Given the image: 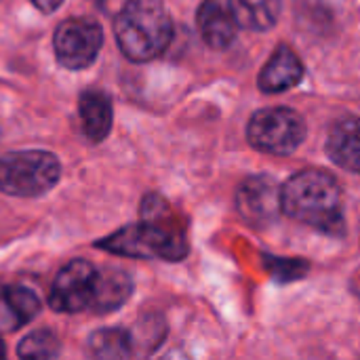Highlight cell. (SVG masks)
I'll return each instance as SVG.
<instances>
[{
  "mask_svg": "<svg viewBox=\"0 0 360 360\" xmlns=\"http://www.w3.org/2000/svg\"><path fill=\"white\" fill-rule=\"evenodd\" d=\"M97 249L135 259L165 262H181L190 251L186 226L158 194H148L143 198L139 224L124 226L118 232L97 240Z\"/></svg>",
  "mask_w": 360,
  "mask_h": 360,
  "instance_id": "obj_1",
  "label": "cell"
},
{
  "mask_svg": "<svg viewBox=\"0 0 360 360\" xmlns=\"http://www.w3.org/2000/svg\"><path fill=\"white\" fill-rule=\"evenodd\" d=\"M283 213L325 234H344V196L338 179L323 169H304L281 188Z\"/></svg>",
  "mask_w": 360,
  "mask_h": 360,
  "instance_id": "obj_2",
  "label": "cell"
},
{
  "mask_svg": "<svg viewBox=\"0 0 360 360\" xmlns=\"http://www.w3.org/2000/svg\"><path fill=\"white\" fill-rule=\"evenodd\" d=\"M122 55L135 63L160 57L173 38V21L162 0H127L114 21Z\"/></svg>",
  "mask_w": 360,
  "mask_h": 360,
  "instance_id": "obj_3",
  "label": "cell"
},
{
  "mask_svg": "<svg viewBox=\"0 0 360 360\" xmlns=\"http://www.w3.org/2000/svg\"><path fill=\"white\" fill-rule=\"evenodd\" d=\"M61 165L55 154L23 150L0 156V192L8 196H40L59 181Z\"/></svg>",
  "mask_w": 360,
  "mask_h": 360,
  "instance_id": "obj_4",
  "label": "cell"
},
{
  "mask_svg": "<svg viewBox=\"0 0 360 360\" xmlns=\"http://www.w3.org/2000/svg\"><path fill=\"white\" fill-rule=\"evenodd\" d=\"M249 143L266 154L289 156L293 154L306 139V122L304 118L285 105L264 108L253 114L247 127Z\"/></svg>",
  "mask_w": 360,
  "mask_h": 360,
  "instance_id": "obj_5",
  "label": "cell"
},
{
  "mask_svg": "<svg viewBox=\"0 0 360 360\" xmlns=\"http://www.w3.org/2000/svg\"><path fill=\"white\" fill-rule=\"evenodd\" d=\"M103 44L101 25L91 17H70L55 30L53 46L57 61L68 70L89 68Z\"/></svg>",
  "mask_w": 360,
  "mask_h": 360,
  "instance_id": "obj_6",
  "label": "cell"
},
{
  "mask_svg": "<svg viewBox=\"0 0 360 360\" xmlns=\"http://www.w3.org/2000/svg\"><path fill=\"white\" fill-rule=\"evenodd\" d=\"M97 276L99 270L93 264L84 259L70 262L53 283L49 306L55 312H70V314L91 310Z\"/></svg>",
  "mask_w": 360,
  "mask_h": 360,
  "instance_id": "obj_7",
  "label": "cell"
},
{
  "mask_svg": "<svg viewBox=\"0 0 360 360\" xmlns=\"http://www.w3.org/2000/svg\"><path fill=\"white\" fill-rule=\"evenodd\" d=\"M236 207L243 219L253 228H266L283 213L281 188L268 175H251L236 192Z\"/></svg>",
  "mask_w": 360,
  "mask_h": 360,
  "instance_id": "obj_8",
  "label": "cell"
},
{
  "mask_svg": "<svg viewBox=\"0 0 360 360\" xmlns=\"http://www.w3.org/2000/svg\"><path fill=\"white\" fill-rule=\"evenodd\" d=\"M304 78V63L297 57V53L287 46L281 44L272 57L268 59V63L262 68L259 78H257V86L264 93H283L289 91L293 86H297Z\"/></svg>",
  "mask_w": 360,
  "mask_h": 360,
  "instance_id": "obj_9",
  "label": "cell"
},
{
  "mask_svg": "<svg viewBox=\"0 0 360 360\" xmlns=\"http://www.w3.org/2000/svg\"><path fill=\"white\" fill-rule=\"evenodd\" d=\"M196 23H198V32L202 40L211 49H217V51L228 49L236 38L238 23L230 6H224L219 0H205L198 6Z\"/></svg>",
  "mask_w": 360,
  "mask_h": 360,
  "instance_id": "obj_10",
  "label": "cell"
},
{
  "mask_svg": "<svg viewBox=\"0 0 360 360\" xmlns=\"http://www.w3.org/2000/svg\"><path fill=\"white\" fill-rule=\"evenodd\" d=\"M327 152L342 169L360 173V116H344L331 127Z\"/></svg>",
  "mask_w": 360,
  "mask_h": 360,
  "instance_id": "obj_11",
  "label": "cell"
},
{
  "mask_svg": "<svg viewBox=\"0 0 360 360\" xmlns=\"http://www.w3.org/2000/svg\"><path fill=\"white\" fill-rule=\"evenodd\" d=\"M78 116L84 137L99 143L112 129V99L103 91H84L78 99Z\"/></svg>",
  "mask_w": 360,
  "mask_h": 360,
  "instance_id": "obj_12",
  "label": "cell"
},
{
  "mask_svg": "<svg viewBox=\"0 0 360 360\" xmlns=\"http://www.w3.org/2000/svg\"><path fill=\"white\" fill-rule=\"evenodd\" d=\"M131 293H133V281L124 270H118V268L99 270L91 310L101 312V314L114 312L129 302Z\"/></svg>",
  "mask_w": 360,
  "mask_h": 360,
  "instance_id": "obj_13",
  "label": "cell"
},
{
  "mask_svg": "<svg viewBox=\"0 0 360 360\" xmlns=\"http://www.w3.org/2000/svg\"><path fill=\"white\" fill-rule=\"evenodd\" d=\"M228 6L238 27L251 32H266L281 17V0H228Z\"/></svg>",
  "mask_w": 360,
  "mask_h": 360,
  "instance_id": "obj_14",
  "label": "cell"
},
{
  "mask_svg": "<svg viewBox=\"0 0 360 360\" xmlns=\"http://www.w3.org/2000/svg\"><path fill=\"white\" fill-rule=\"evenodd\" d=\"M89 348L93 356L97 359H129L135 354L133 350V338L124 329H101L95 331L89 340Z\"/></svg>",
  "mask_w": 360,
  "mask_h": 360,
  "instance_id": "obj_15",
  "label": "cell"
},
{
  "mask_svg": "<svg viewBox=\"0 0 360 360\" xmlns=\"http://www.w3.org/2000/svg\"><path fill=\"white\" fill-rule=\"evenodd\" d=\"M17 356L30 360L55 359L59 356V340L51 331H34L21 340Z\"/></svg>",
  "mask_w": 360,
  "mask_h": 360,
  "instance_id": "obj_16",
  "label": "cell"
},
{
  "mask_svg": "<svg viewBox=\"0 0 360 360\" xmlns=\"http://www.w3.org/2000/svg\"><path fill=\"white\" fill-rule=\"evenodd\" d=\"M11 304L15 306L19 319L23 321V325H27L32 319L38 316L40 312V300L34 291H30L27 287H21V285H13V287H4Z\"/></svg>",
  "mask_w": 360,
  "mask_h": 360,
  "instance_id": "obj_17",
  "label": "cell"
},
{
  "mask_svg": "<svg viewBox=\"0 0 360 360\" xmlns=\"http://www.w3.org/2000/svg\"><path fill=\"white\" fill-rule=\"evenodd\" d=\"M270 266H272V274L278 281H295L302 278L308 272V264L302 259H285V257H268Z\"/></svg>",
  "mask_w": 360,
  "mask_h": 360,
  "instance_id": "obj_18",
  "label": "cell"
},
{
  "mask_svg": "<svg viewBox=\"0 0 360 360\" xmlns=\"http://www.w3.org/2000/svg\"><path fill=\"white\" fill-rule=\"evenodd\" d=\"M19 327H23V321L19 319L15 306L11 304V300L6 295V291L0 289V331L8 333V331H15Z\"/></svg>",
  "mask_w": 360,
  "mask_h": 360,
  "instance_id": "obj_19",
  "label": "cell"
},
{
  "mask_svg": "<svg viewBox=\"0 0 360 360\" xmlns=\"http://www.w3.org/2000/svg\"><path fill=\"white\" fill-rule=\"evenodd\" d=\"M32 2H34V6H38L42 13H53V11H57V8L61 6L63 0H32Z\"/></svg>",
  "mask_w": 360,
  "mask_h": 360,
  "instance_id": "obj_20",
  "label": "cell"
},
{
  "mask_svg": "<svg viewBox=\"0 0 360 360\" xmlns=\"http://www.w3.org/2000/svg\"><path fill=\"white\" fill-rule=\"evenodd\" d=\"M97 6H101L103 11H110V6L114 4V2H120V0H93Z\"/></svg>",
  "mask_w": 360,
  "mask_h": 360,
  "instance_id": "obj_21",
  "label": "cell"
},
{
  "mask_svg": "<svg viewBox=\"0 0 360 360\" xmlns=\"http://www.w3.org/2000/svg\"><path fill=\"white\" fill-rule=\"evenodd\" d=\"M4 356H6V348H4V344L0 340V359H4Z\"/></svg>",
  "mask_w": 360,
  "mask_h": 360,
  "instance_id": "obj_22",
  "label": "cell"
}]
</instances>
